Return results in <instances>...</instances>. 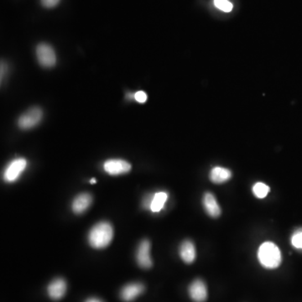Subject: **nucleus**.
Instances as JSON below:
<instances>
[{
    "label": "nucleus",
    "mask_w": 302,
    "mask_h": 302,
    "mask_svg": "<svg viewBox=\"0 0 302 302\" xmlns=\"http://www.w3.org/2000/svg\"><path fill=\"white\" fill-rule=\"evenodd\" d=\"M113 237V227L108 222H100L88 233L89 245L94 249H104L110 245Z\"/></svg>",
    "instance_id": "f257e3e1"
},
{
    "label": "nucleus",
    "mask_w": 302,
    "mask_h": 302,
    "mask_svg": "<svg viewBox=\"0 0 302 302\" xmlns=\"http://www.w3.org/2000/svg\"><path fill=\"white\" fill-rule=\"evenodd\" d=\"M258 259L264 268H277L281 263V250L273 243H264L259 247Z\"/></svg>",
    "instance_id": "f03ea898"
},
{
    "label": "nucleus",
    "mask_w": 302,
    "mask_h": 302,
    "mask_svg": "<svg viewBox=\"0 0 302 302\" xmlns=\"http://www.w3.org/2000/svg\"><path fill=\"white\" fill-rule=\"evenodd\" d=\"M42 117L43 113L41 108L34 107L19 117L18 125L21 130H31L39 125V123L42 119Z\"/></svg>",
    "instance_id": "7ed1b4c3"
},
{
    "label": "nucleus",
    "mask_w": 302,
    "mask_h": 302,
    "mask_svg": "<svg viewBox=\"0 0 302 302\" xmlns=\"http://www.w3.org/2000/svg\"><path fill=\"white\" fill-rule=\"evenodd\" d=\"M36 56L39 63L43 67L50 68L56 63L55 50L48 44L42 43L36 47Z\"/></svg>",
    "instance_id": "20e7f679"
},
{
    "label": "nucleus",
    "mask_w": 302,
    "mask_h": 302,
    "mask_svg": "<svg viewBox=\"0 0 302 302\" xmlns=\"http://www.w3.org/2000/svg\"><path fill=\"white\" fill-rule=\"evenodd\" d=\"M27 166V161L24 158H17L11 161L4 172V180L6 183H14L20 176Z\"/></svg>",
    "instance_id": "39448f33"
},
{
    "label": "nucleus",
    "mask_w": 302,
    "mask_h": 302,
    "mask_svg": "<svg viewBox=\"0 0 302 302\" xmlns=\"http://www.w3.org/2000/svg\"><path fill=\"white\" fill-rule=\"evenodd\" d=\"M137 263L142 268H149L153 265L150 258V243L149 240H142L136 252Z\"/></svg>",
    "instance_id": "423d86ee"
},
{
    "label": "nucleus",
    "mask_w": 302,
    "mask_h": 302,
    "mask_svg": "<svg viewBox=\"0 0 302 302\" xmlns=\"http://www.w3.org/2000/svg\"><path fill=\"white\" fill-rule=\"evenodd\" d=\"M103 169L109 175H122L130 172L131 165L124 160H108L103 164Z\"/></svg>",
    "instance_id": "0eeeda50"
},
{
    "label": "nucleus",
    "mask_w": 302,
    "mask_h": 302,
    "mask_svg": "<svg viewBox=\"0 0 302 302\" xmlns=\"http://www.w3.org/2000/svg\"><path fill=\"white\" fill-rule=\"evenodd\" d=\"M189 295L191 299L195 302H204L207 299V289L203 281L199 279L193 281L190 285Z\"/></svg>",
    "instance_id": "6e6552de"
},
{
    "label": "nucleus",
    "mask_w": 302,
    "mask_h": 302,
    "mask_svg": "<svg viewBox=\"0 0 302 302\" xmlns=\"http://www.w3.org/2000/svg\"><path fill=\"white\" fill-rule=\"evenodd\" d=\"M67 289V282L64 279H55L47 286L49 297L53 300H61L66 295Z\"/></svg>",
    "instance_id": "1a4fd4ad"
},
{
    "label": "nucleus",
    "mask_w": 302,
    "mask_h": 302,
    "mask_svg": "<svg viewBox=\"0 0 302 302\" xmlns=\"http://www.w3.org/2000/svg\"><path fill=\"white\" fill-rule=\"evenodd\" d=\"M144 291V286L141 283L128 284L120 291V298L124 301L130 302L135 300Z\"/></svg>",
    "instance_id": "9d476101"
},
{
    "label": "nucleus",
    "mask_w": 302,
    "mask_h": 302,
    "mask_svg": "<svg viewBox=\"0 0 302 302\" xmlns=\"http://www.w3.org/2000/svg\"><path fill=\"white\" fill-rule=\"evenodd\" d=\"M93 197L89 193H82L76 197L72 204V211L76 214H82L91 206Z\"/></svg>",
    "instance_id": "9b49d317"
},
{
    "label": "nucleus",
    "mask_w": 302,
    "mask_h": 302,
    "mask_svg": "<svg viewBox=\"0 0 302 302\" xmlns=\"http://www.w3.org/2000/svg\"><path fill=\"white\" fill-rule=\"evenodd\" d=\"M204 209L212 218H218L221 215V208L214 194L206 192L202 199Z\"/></svg>",
    "instance_id": "f8f14e48"
},
{
    "label": "nucleus",
    "mask_w": 302,
    "mask_h": 302,
    "mask_svg": "<svg viewBox=\"0 0 302 302\" xmlns=\"http://www.w3.org/2000/svg\"><path fill=\"white\" fill-rule=\"evenodd\" d=\"M180 258L187 264H192L196 259V248L192 241L185 240L180 247Z\"/></svg>",
    "instance_id": "ddd939ff"
},
{
    "label": "nucleus",
    "mask_w": 302,
    "mask_h": 302,
    "mask_svg": "<svg viewBox=\"0 0 302 302\" xmlns=\"http://www.w3.org/2000/svg\"><path fill=\"white\" fill-rule=\"evenodd\" d=\"M209 176L213 183L221 184L228 182L232 177V172L228 169L217 166L211 170Z\"/></svg>",
    "instance_id": "4468645a"
},
{
    "label": "nucleus",
    "mask_w": 302,
    "mask_h": 302,
    "mask_svg": "<svg viewBox=\"0 0 302 302\" xmlns=\"http://www.w3.org/2000/svg\"><path fill=\"white\" fill-rule=\"evenodd\" d=\"M168 195L166 192H157L154 195L153 201L151 203L150 210L153 213H158L163 208L164 205L167 200Z\"/></svg>",
    "instance_id": "2eb2a0df"
},
{
    "label": "nucleus",
    "mask_w": 302,
    "mask_h": 302,
    "mask_svg": "<svg viewBox=\"0 0 302 302\" xmlns=\"http://www.w3.org/2000/svg\"><path fill=\"white\" fill-rule=\"evenodd\" d=\"M254 195L259 198H264L269 192V187L262 183H258L253 187Z\"/></svg>",
    "instance_id": "dca6fc26"
},
{
    "label": "nucleus",
    "mask_w": 302,
    "mask_h": 302,
    "mask_svg": "<svg viewBox=\"0 0 302 302\" xmlns=\"http://www.w3.org/2000/svg\"><path fill=\"white\" fill-rule=\"evenodd\" d=\"M214 5L223 12L229 13L233 10V5L228 0H214Z\"/></svg>",
    "instance_id": "f3484780"
},
{
    "label": "nucleus",
    "mask_w": 302,
    "mask_h": 302,
    "mask_svg": "<svg viewBox=\"0 0 302 302\" xmlns=\"http://www.w3.org/2000/svg\"><path fill=\"white\" fill-rule=\"evenodd\" d=\"M291 244L298 250H302V228L295 231L291 237Z\"/></svg>",
    "instance_id": "a211bd4d"
},
{
    "label": "nucleus",
    "mask_w": 302,
    "mask_h": 302,
    "mask_svg": "<svg viewBox=\"0 0 302 302\" xmlns=\"http://www.w3.org/2000/svg\"><path fill=\"white\" fill-rule=\"evenodd\" d=\"M135 100L139 103H144L147 100V94L143 91H139L135 93L134 95Z\"/></svg>",
    "instance_id": "6ab92c4d"
},
{
    "label": "nucleus",
    "mask_w": 302,
    "mask_h": 302,
    "mask_svg": "<svg viewBox=\"0 0 302 302\" xmlns=\"http://www.w3.org/2000/svg\"><path fill=\"white\" fill-rule=\"evenodd\" d=\"M41 1L44 7L46 8L55 7L60 2V0H41Z\"/></svg>",
    "instance_id": "aec40b11"
},
{
    "label": "nucleus",
    "mask_w": 302,
    "mask_h": 302,
    "mask_svg": "<svg viewBox=\"0 0 302 302\" xmlns=\"http://www.w3.org/2000/svg\"><path fill=\"white\" fill-rule=\"evenodd\" d=\"M154 195L155 194L148 195V196L144 197V200H143V206H144V208L150 209L151 203H152V201H153Z\"/></svg>",
    "instance_id": "412c9836"
},
{
    "label": "nucleus",
    "mask_w": 302,
    "mask_h": 302,
    "mask_svg": "<svg viewBox=\"0 0 302 302\" xmlns=\"http://www.w3.org/2000/svg\"><path fill=\"white\" fill-rule=\"evenodd\" d=\"M85 302H103V300H101L100 299L98 298H89Z\"/></svg>",
    "instance_id": "4be33fe9"
},
{
    "label": "nucleus",
    "mask_w": 302,
    "mask_h": 302,
    "mask_svg": "<svg viewBox=\"0 0 302 302\" xmlns=\"http://www.w3.org/2000/svg\"><path fill=\"white\" fill-rule=\"evenodd\" d=\"M97 183V180L96 179H95V178H93V179H91V180H90V183H91V184H95V183Z\"/></svg>",
    "instance_id": "5701e85b"
}]
</instances>
